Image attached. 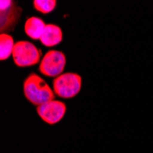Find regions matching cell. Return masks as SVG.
<instances>
[{"mask_svg":"<svg viewBox=\"0 0 153 153\" xmlns=\"http://www.w3.org/2000/svg\"><path fill=\"white\" fill-rule=\"evenodd\" d=\"M23 92L27 101L34 105H40L55 100V94L47 82L36 74L27 75L23 82Z\"/></svg>","mask_w":153,"mask_h":153,"instance_id":"6da1fadb","label":"cell"},{"mask_svg":"<svg viewBox=\"0 0 153 153\" xmlns=\"http://www.w3.org/2000/svg\"><path fill=\"white\" fill-rule=\"evenodd\" d=\"M53 92L64 99L73 98L79 94L82 88V77L74 73H65L52 81Z\"/></svg>","mask_w":153,"mask_h":153,"instance_id":"7a4b0ae2","label":"cell"},{"mask_svg":"<svg viewBox=\"0 0 153 153\" xmlns=\"http://www.w3.org/2000/svg\"><path fill=\"white\" fill-rule=\"evenodd\" d=\"M13 61L19 67H29L40 62L41 51L27 40H19L12 52Z\"/></svg>","mask_w":153,"mask_h":153,"instance_id":"3957f363","label":"cell"},{"mask_svg":"<svg viewBox=\"0 0 153 153\" xmlns=\"http://www.w3.org/2000/svg\"><path fill=\"white\" fill-rule=\"evenodd\" d=\"M66 65V56L61 51L50 50L39 62V71L41 74L48 77L60 76Z\"/></svg>","mask_w":153,"mask_h":153,"instance_id":"277c9868","label":"cell"},{"mask_svg":"<svg viewBox=\"0 0 153 153\" xmlns=\"http://www.w3.org/2000/svg\"><path fill=\"white\" fill-rule=\"evenodd\" d=\"M37 113L44 122L53 125L62 119L66 113V105L59 100H51L37 106Z\"/></svg>","mask_w":153,"mask_h":153,"instance_id":"5b68a950","label":"cell"},{"mask_svg":"<svg viewBox=\"0 0 153 153\" xmlns=\"http://www.w3.org/2000/svg\"><path fill=\"white\" fill-rule=\"evenodd\" d=\"M39 40L45 47L56 46L62 41V30L59 26L55 24H46Z\"/></svg>","mask_w":153,"mask_h":153,"instance_id":"8992f818","label":"cell"},{"mask_svg":"<svg viewBox=\"0 0 153 153\" xmlns=\"http://www.w3.org/2000/svg\"><path fill=\"white\" fill-rule=\"evenodd\" d=\"M45 27L46 24L43 19L38 17H30L25 22L24 30L27 36H29L34 40H38L40 39V37L44 31Z\"/></svg>","mask_w":153,"mask_h":153,"instance_id":"52a82bcc","label":"cell"},{"mask_svg":"<svg viewBox=\"0 0 153 153\" xmlns=\"http://www.w3.org/2000/svg\"><path fill=\"white\" fill-rule=\"evenodd\" d=\"M0 60L4 61L9 58L10 55H12L15 42L12 36L7 33H1L0 35Z\"/></svg>","mask_w":153,"mask_h":153,"instance_id":"ba28073f","label":"cell"},{"mask_svg":"<svg viewBox=\"0 0 153 153\" xmlns=\"http://www.w3.org/2000/svg\"><path fill=\"white\" fill-rule=\"evenodd\" d=\"M57 5L55 0H35L33 1V7L42 14H48L53 11Z\"/></svg>","mask_w":153,"mask_h":153,"instance_id":"9c48e42d","label":"cell"},{"mask_svg":"<svg viewBox=\"0 0 153 153\" xmlns=\"http://www.w3.org/2000/svg\"><path fill=\"white\" fill-rule=\"evenodd\" d=\"M13 6L12 1H1L0 2V9L1 11H7Z\"/></svg>","mask_w":153,"mask_h":153,"instance_id":"30bf717a","label":"cell"}]
</instances>
